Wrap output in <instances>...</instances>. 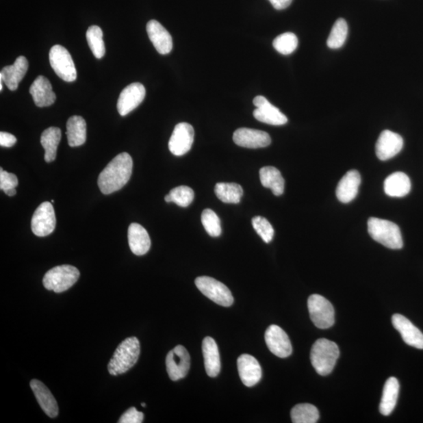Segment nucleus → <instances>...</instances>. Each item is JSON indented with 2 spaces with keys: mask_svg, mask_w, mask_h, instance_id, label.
<instances>
[{
  "mask_svg": "<svg viewBox=\"0 0 423 423\" xmlns=\"http://www.w3.org/2000/svg\"><path fill=\"white\" fill-rule=\"evenodd\" d=\"M133 165L132 157L127 153L115 157L99 175L97 183L101 192L110 194L122 189L131 177Z\"/></svg>",
  "mask_w": 423,
  "mask_h": 423,
  "instance_id": "1",
  "label": "nucleus"
},
{
  "mask_svg": "<svg viewBox=\"0 0 423 423\" xmlns=\"http://www.w3.org/2000/svg\"><path fill=\"white\" fill-rule=\"evenodd\" d=\"M140 354V344L138 338L129 337L117 347L108 364V372L112 376H119L128 372L138 362Z\"/></svg>",
  "mask_w": 423,
  "mask_h": 423,
  "instance_id": "2",
  "label": "nucleus"
},
{
  "mask_svg": "<svg viewBox=\"0 0 423 423\" xmlns=\"http://www.w3.org/2000/svg\"><path fill=\"white\" fill-rule=\"evenodd\" d=\"M339 357V347L333 341L319 339L312 346L311 364L319 375H329L333 372Z\"/></svg>",
  "mask_w": 423,
  "mask_h": 423,
  "instance_id": "3",
  "label": "nucleus"
},
{
  "mask_svg": "<svg viewBox=\"0 0 423 423\" xmlns=\"http://www.w3.org/2000/svg\"><path fill=\"white\" fill-rule=\"evenodd\" d=\"M368 230L373 240L385 247L392 249L403 247L400 227L392 221L371 218L368 221Z\"/></svg>",
  "mask_w": 423,
  "mask_h": 423,
  "instance_id": "4",
  "label": "nucleus"
},
{
  "mask_svg": "<svg viewBox=\"0 0 423 423\" xmlns=\"http://www.w3.org/2000/svg\"><path fill=\"white\" fill-rule=\"evenodd\" d=\"M80 273L72 265H61L47 271L42 279L43 285L47 290L56 294L67 291L79 279Z\"/></svg>",
  "mask_w": 423,
  "mask_h": 423,
  "instance_id": "5",
  "label": "nucleus"
},
{
  "mask_svg": "<svg viewBox=\"0 0 423 423\" xmlns=\"http://www.w3.org/2000/svg\"><path fill=\"white\" fill-rule=\"evenodd\" d=\"M195 285L203 295L218 305L230 307L234 303L230 290L218 280L207 276L198 277L195 279Z\"/></svg>",
  "mask_w": 423,
  "mask_h": 423,
  "instance_id": "6",
  "label": "nucleus"
},
{
  "mask_svg": "<svg viewBox=\"0 0 423 423\" xmlns=\"http://www.w3.org/2000/svg\"><path fill=\"white\" fill-rule=\"evenodd\" d=\"M311 321L316 326L322 329L332 327L335 323V311L332 303L321 295L313 294L307 302Z\"/></svg>",
  "mask_w": 423,
  "mask_h": 423,
  "instance_id": "7",
  "label": "nucleus"
},
{
  "mask_svg": "<svg viewBox=\"0 0 423 423\" xmlns=\"http://www.w3.org/2000/svg\"><path fill=\"white\" fill-rule=\"evenodd\" d=\"M49 59L52 68L60 78L68 83L77 79V70L66 48L61 45L53 46L49 53Z\"/></svg>",
  "mask_w": 423,
  "mask_h": 423,
  "instance_id": "8",
  "label": "nucleus"
},
{
  "mask_svg": "<svg viewBox=\"0 0 423 423\" xmlns=\"http://www.w3.org/2000/svg\"><path fill=\"white\" fill-rule=\"evenodd\" d=\"M55 227V212L51 203H42L32 216L31 222L32 232L38 237H46L53 233Z\"/></svg>",
  "mask_w": 423,
  "mask_h": 423,
  "instance_id": "9",
  "label": "nucleus"
},
{
  "mask_svg": "<svg viewBox=\"0 0 423 423\" xmlns=\"http://www.w3.org/2000/svg\"><path fill=\"white\" fill-rule=\"evenodd\" d=\"M166 370L171 381H177L188 375L191 357L185 347L178 345L169 352L166 360Z\"/></svg>",
  "mask_w": 423,
  "mask_h": 423,
  "instance_id": "10",
  "label": "nucleus"
},
{
  "mask_svg": "<svg viewBox=\"0 0 423 423\" xmlns=\"http://www.w3.org/2000/svg\"><path fill=\"white\" fill-rule=\"evenodd\" d=\"M253 105L257 107L253 116L259 122L272 126H282L288 122V118L263 96L255 97Z\"/></svg>",
  "mask_w": 423,
  "mask_h": 423,
  "instance_id": "11",
  "label": "nucleus"
},
{
  "mask_svg": "<svg viewBox=\"0 0 423 423\" xmlns=\"http://www.w3.org/2000/svg\"><path fill=\"white\" fill-rule=\"evenodd\" d=\"M265 341L270 351L277 357L285 359L292 355V346L289 336L278 325H270L266 331Z\"/></svg>",
  "mask_w": 423,
  "mask_h": 423,
  "instance_id": "12",
  "label": "nucleus"
},
{
  "mask_svg": "<svg viewBox=\"0 0 423 423\" xmlns=\"http://www.w3.org/2000/svg\"><path fill=\"white\" fill-rule=\"evenodd\" d=\"M194 131L192 125L181 123L177 125L169 141V149L172 155L182 156L192 147Z\"/></svg>",
  "mask_w": 423,
  "mask_h": 423,
  "instance_id": "13",
  "label": "nucleus"
},
{
  "mask_svg": "<svg viewBox=\"0 0 423 423\" xmlns=\"http://www.w3.org/2000/svg\"><path fill=\"white\" fill-rule=\"evenodd\" d=\"M146 90L139 83H134L127 86L119 95L117 110L119 115L126 116L137 108L144 99Z\"/></svg>",
  "mask_w": 423,
  "mask_h": 423,
  "instance_id": "14",
  "label": "nucleus"
},
{
  "mask_svg": "<svg viewBox=\"0 0 423 423\" xmlns=\"http://www.w3.org/2000/svg\"><path fill=\"white\" fill-rule=\"evenodd\" d=\"M404 140L400 135L390 131V130H384L379 136L376 144L378 159L387 161L394 158L402 150Z\"/></svg>",
  "mask_w": 423,
  "mask_h": 423,
  "instance_id": "15",
  "label": "nucleus"
},
{
  "mask_svg": "<svg viewBox=\"0 0 423 423\" xmlns=\"http://www.w3.org/2000/svg\"><path fill=\"white\" fill-rule=\"evenodd\" d=\"M233 140L237 145L246 149L266 148L271 143L268 133L248 128L238 129L233 135Z\"/></svg>",
  "mask_w": 423,
  "mask_h": 423,
  "instance_id": "16",
  "label": "nucleus"
},
{
  "mask_svg": "<svg viewBox=\"0 0 423 423\" xmlns=\"http://www.w3.org/2000/svg\"><path fill=\"white\" fill-rule=\"evenodd\" d=\"M392 323L394 327L402 336L405 344L417 349L423 350V334L408 318L401 314L396 313L392 317Z\"/></svg>",
  "mask_w": 423,
  "mask_h": 423,
  "instance_id": "17",
  "label": "nucleus"
},
{
  "mask_svg": "<svg viewBox=\"0 0 423 423\" xmlns=\"http://www.w3.org/2000/svg\"><path fill=\"white\" fill-rule=\"evenodd\" d=\"M238 370L242 382L248 387L255 386L262 378L261 367L251 355H242L238 357Z\"/></svg>",
  "mask_w": 423,
  "mask_h": 423,
  "instance_id": "18",
  "label": "nucleus"
},
{
  "mask_svg": "<svg viewBox=\"0 0 423 423\" xmlns=\"http://www.w3.org/2000/svg\"><path fill=\"white\" fill-rule=\"evenodd\" d=\"M29 69L28 60L24 56H20L14 64L4 67L0 73V80L7 85L10 90L18 89L19 84L23 79Z\"/></svg>",
  "mask_w": 423,
  "mask_h": 423,
  "instance_id": "19",
  "label": "nucleus"
},
{
  "mask_svg": "<svg viewBox=\"0 0 423 423\" xmlns=\"http://www.w3.org/2000/svg\"><path fill=\"white\" fill-rule=\"evenodd\" d=\"M361 182L359 171L350 170L341 179L336 188V197L343 203H349L354 200L359 193Z\"/></svg>",
  "mask_w": 423,
  "mask_h": 423,
  "instance_id": "20",
  "label": "nucleus"
},
{
  "mask_svg": "<svg viewBox=\"0 0 423 423\" xmlns=\"http://www.w3.org/2000/svg\"><path fill=\"white\" fill-rule=\"evenodd\" d=\"M147 32L150 40L156 51L160 54H168L172 50V39L164 26L159 21L151 20L147 24Z\"/></svg>",
  "mask_w": 423,
  "mask_h": 423,
  "instance_id": "21",
  "label": "nucleus"
},
{
  "mask_svg": "<svg viewBox=\"0 0 423 423\" xmlns=\"http://www.w3.org/2000/svg\"><path fill=\"white\" fill-rule=\"evenodd\" d=\"M29 93L36 105L40 107L51 106L56 101V94H54L50 81L42 75L35 79Z\"/></svg>",
  "mask_w": 423,
  "mask_h": 423,
  "instance_id": "22",
  "label": "nucleus"
},
{
  "mask_svg": "<svg viewBox=\"0 0 423 423\" xmlns=\"http://www.w3.org/2000/svg\"><path fill=\"white\" fill-rule=\"evenodd\" d=\"M30 387L35 394L38 403L40 404L45 413L51 418L57 417L59 412L58 405L50 389L37 379L31 381Z\"/></svg>",
  "mask_w": 423,
  "mask_h": 423,
  "instance_id": "23",
  "label": "nucleus"
},
{
  "mask_svg": "<svg viewBox=\"0 0 423 423\" xmlns=\"http://www.w3.org/2000/svg\"><path fill=\"white\" fill-rule=\"evenodd\" d=\"M128 241L130 249L137 256H143L149 251L151 240L144 227L137 223L129 225Z\"/></svg>",
  "mask_w": 423,
  "mask_h": 423,
  "instance_id": "24",
  "label": "nucleus"
},
{
  "mask_svg": "<svg viewBox=\"0 0 423 423\" xmlns=\"http://www.w3.org/2000/svg\"><path fill=\"white\" fill-rule=\"evenodd\" d=\"M203 352L206 373L210 377L219 375L220 371V357L218 346L211 337H205L203 342Z\"/></svg>",
  "mask_w": 423,
  "mask_h": 423,
  "instance_id": "25",
  "label": "nucleus"
},
{
  "mask_svg": "<svg viewBox=\"0 0 423 423\" xmlns=\"http://www.w3.org/2000/svg\"><path fill=\"white\" fill-rule=\"evenodd\" d=\"M410 179L402 172H396L384 181V192L389 197L402 198L411 191Z\"/></svg>",
  "mask_w": 423,
  "mask_h": 423,
  "instance_id": "26",
  "label": "nucleus"
},
{
  "mask_svg": "<svg viewBox=\"0 0 423 423\" xmlns=\"http://www.w3.org/2000/svg\"><path fill=\"white\" fill-rule=\"evenodd\" d=\"M400 385L397 379L390 377L384 385L379 411L383 415H389L394 410L399 395Z\"/></svg>",
  "mask_w": 423,
  "mask_h": 423,
  "instance_id": "27",
  "label": "nucleus"
},
{
  "mask_svg": "<svg viewBox=\"0 0 423 423\" xmlns=\"http://www.w3.org/2000/svg\"><path fill=\"white\" fill-rule=\"evenodd\" d=\"M260 181L264 188H270L276 196L284 193L285 180L281 172L273 166H265L259 170Z\"/></svg>",
  "mask_w": 423,
  "mask_h": 423,
  "instance_id": "28",
  "label": "nucleus"
},
{
  "mask_svg": "<svg viewBox=\"0 0 423 423\" xmlns=\"http://www.w3.org/2000/svg\"><path fill=\"white\" fill-rule=\"evenodd\" d=\"M67 138L70 147H79L86 140V123L83 117L74 116L68 118L66 125Z\"/></svg>",
  "mask_w": 423,
  "mask_h": 423,
  "instance_id": "29",
  "label": "nucleus"
},
{
  "mask_svg": "<svg viewBox=\"0 0 423 423\" xmlns=\"http://www.w3.org/2000/svg\"><path fill=\"white\" fill-rule=\"evenodd\" d=\"M62 139V131L57 127H50L41 135L40 142L45 149V161L51 162L56 159L57 150Z\"/></svg>",
  "mask_w": 423,
  "mask_h": 423,
  "instance_id": "30",
  "label": "nucleus"
},
{
  "mask_svg": "<svg viewBox=\"0 0 423 423\" xmlns=\"http://www.w3.org/2000/svg\"><path fill=\"white\" fill-rule=\"evenodd\" d=\"M215 194L221 202L238 204L241 202L243 189L236 183H218L215 187Z\"/></svg>",
  "mask_w": 423,
  "mask_h": 423,
  "instance_id": "31",
  "label": "nucleus"
},
{
  "mask_svg": "<svg viewBox=\"0 0 423 423\" xmlns=\"http://www.w3.org/2000/svg\"><path fill=\"white\" fill-rule=\"evenodd\" d=\"M319 411L311 404H300L291 411V419L294 423H316L319 420Z\"/></svg>",
  "mask_w": 423,
  "mask_h": 423,
  "instance_id": "32",
  "label": "nucleus"
},
{
  "mask_svg": "<svg viewBox=\"0 0 423 423\" xmlns=\"http://www.w3.org/2000/svg\"><path fill=\"white\" fill-rule=\"evenodd\" d=\"M86 40L94 55L97 59H101L105 54V46L103 40V31L100 27L92 25L86 31Z\"/></svg>",
  "mask_w": 423,
  "mask_h": 423,
  "instance_id": "33",
  "label": "nucleus"
},
{
  "mask_svg": "<svg viewBox=\"0 0 423 423\" xmlns=\"http://www.w3.org/2000/svg\"><path fill=\"white\" fill-rule=\"evenodd\" d=\"M347 34H348V25L343 18L335 21L332 31L328 38L327 45L330 49H339L344 46Z\"/></svg>",
  "mask_w": 423,
  "mask_h": 423,
  "instance_id": "34",
  "label": "nucleus"
},
{
  "mask_svg": "<svg viewBox=\"0 0 423 423\" xmlns=\"http://www.w3.org/2000/svg\"><path fill=\"white\" fill-rule=\"evenodd\" d=\"M194 191L188 186H179L171 190L165 197L166 203H175L181 207H188L193 202Z\"/></svg>",
  "mask_w": 423,
  "mask_h": 423,
  "instance_id": "35",
  "label": "nucleus"
},
{
  "mask_svg": "<svg viewBox=\"0 0 423 423\" xmlns=\"http://www.w3.org/2000/svg\"><path fill=\"white\" fill-rule=\"evenodd\" d=\"M298 38L292 32H285L276 37L273 41L274 48L283 55H289L294 53L298 47Z\"/></svg>",
  "mask_w": 423,
  "mask_h": 423,
  "instance_id": "36",
  "label": "nucleus"
},
{
  "mask_svg": "<svg viewBox=\"0 0 423 423\" xmlns=\"http://www.w3.org/2000/svg\"><path fill=\"white\" fill-rule=\"evenodd\" d=\"M202 223L206 232L212 237H219L222 233L220 220L215 212L206 209L203 212Z\"/></svg>",
  "mask_w": 423,
  "mask_h": 423,
  "instance_id": "37",
  "label": "nucleus"
},
{
  "mask_svg": "<svg viewBox=\"0 0 423 423\" xmlns=\"http://www.w3.org/2000/svg\"><path fill=\"white\" fill-rule=\"evenodd\" d=\"M252 225L255 231L261 237L266 243L272 241L274 235V230L270 222L263 216H255L252 220Z\"/></svg>",
  "mask_w": 423,
  "mask_h": 423,
  "instance_id": "38",
  "label": "nucleus"
},
{
  "mask_svg": "<svg viewBox=\"0 0 423 423\" xmlns=\"http://www.w3.org/2000/svg\"><path fill=\"white\" fill-rule=\"evenodd\" d=\"M18 185V180L17 176L14 173H10L3 170V168L0 169V189L3 192L8 189L15 188Z\"/></svg>",
  "mask_w": 423,
  "mask_h": 423,
  "instance_id": "39",
  "label": "nucleus"
},
{
  "mask_svg": "<svg viewBox=\"0 0 423 423\" xmlns=\"http://www.w3.org/2000/svg\"><path fill=\"white\" fill-rule=\"evenodd\" d=\"M144 420V414L135 408H130L119 419V423H141Z\"/></svg>",
  "mask_w": 423,
  "mask_h": 423,
  "instance_id": "40",
  "label": "nucleus"
},
{
  "mask_svg": "<svg viewBox=\"0 0 423 423\" xmlns=\"http://www.w3.org/2000/svg\"><path fill=\"white\" fill-rule=\"evenodd\" d=\"M17 142V138L12 133H0V145L5 148H12Z\"/></svg>",
  "mask_w": 423,
  "mask_h": 423,
  "instance_id": "41",
  "label": "nucleus"
},
{
  "mask_svg": "<svg viewBox=\"0 0 423 423\" xmlns=\"http://www.w3.org/2000/svg\"><path fill=\"white\" fill-rule=\"evenodd\" d=\"M276 10H281L289 8L294 0H269Z\"/></svg>",
  "mask_w": 423,
  "mask_h": 423,
  "instance_id": "42",
  "label": "nucleus"
},
{
  "mask_svg": "<svg viewBox=\"0 0 423 423\" xmlns=\"http://www.w3.org/2000/svg\"><path fill=\"white\" fill-rule=\"evenodd\" d=\"M4 192L7 195H8V196H10V197L14 196V195L17 194V192H16L15 188L8 189L7 190V191H5Z\"/></svg>",
  "mask_w": 423,
  "mask_h": 423,
  "instance_id": "43",
  "label": "nucleus"
},
{
  "mask_svg": "<svg viewBox=\"0 0 423 423\" xmlns=\"http://www.w3.org/2000/svg\"><path fill=\"white\" fill-rule=\"evenodd\" d=\"M3 81L0 80V91H3Z\"/></svg>",
  "mask_w": 423,
  "mask_h": 423,
  "instance_id": "44",
  "label": "nucleus"
},
{
  "mask_svg": "<svg viewBox=\"0 0 423 423\" xmlns=\"http://www.w3.org/2000/svg\"><path fill=\"white\" fill-rule=\"evenodd\" d=\"M141 405H142L143 407L146 406V405L144 403L141 404Z\"/></svg>",
  "mask_w": 423,
  "mask_h": 423,
  "instance_id": "45",
  "label": "nucleus"
},
{
  "mask_svg": "<svg viewBox=\"0 0 423 423\" xmlns=\"http://www.w3.org/2000/svg\"><path fill=\"white\" fill-rule=\"evenodd\" d=\"M51 203H54V200H52V201H51Z\"/></svg>",
  "mask_w": 423,
  "mask_h": 423,
  "instance_id": "46",
  "label": "nucleus"
}]
</instances>
